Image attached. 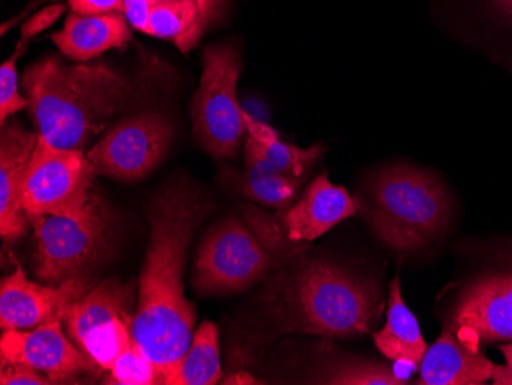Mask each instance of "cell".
<instances>
[{
	"instance_id": "obj_27",
	"label": "cell",
	"mask_w": 512,
	"mask_h": 385,
	"mask_svg": "<svg viewBox=\"0 0 512 385\" xmlns=\"http://www.w3.org/2000/svg\"><path fill=\"white\" fill-rule=\"evenodd\" d=\"M468 10L491 27L512 34V0H468Z\"/></svg>"
},
{
	"instance_id": "obj_11",
	"label": "cell",
	"mask_w": 512,
	"mask_h": 385,
	"mask_svg": "<svg viewBox=\"0 0 512 385\" xmlns=\"http://www.w3.org/2000/svg\"><path fill=\"white\" fill-rule=\"evenodd\" d=\"M60 318L33 330H4L0 338L2 366L20 364L50 378L53 384H77L102 370L74 344Z\"/></svg>"
},
{
	"instance_id": "obj_31",
	"label": "cell",
	"mask_w": 512,
	"mask_h": 385,
	"mask_svg": "<svg viewBox=\"0 0 512 385\" xmlns=\"http://www.w3.org/2000/svg\"><path fill=\"white\" fill-rule=\"evenodd\" d=\"M493 382L496 385H512V367L496 366L493 373Z\"/></svg>"
},
{
	"instance_id": "obj_23",
	"label": "cell",
	"mask_w": 512,
	"mask_h": 385,
	"mask_svg": "<svg viewBox=\"0 0 512 385\" xmlns=\"http://www.w3.org/2000/svg\"><path fill=\"white\" fill-rule=\"evenodd\" d=\"M313 384L404 385L407 379L382 362L362 358L333 359L319 369Z\"/></svg>"
},
{
	"instance_id": "obj_7",
	"label": "cell",
	"mask_w": 512,
	"mask_h": 385,
	"mask_svg": "<svg viewBox=\"0 0 512 385\" xmlns=\"http://www.w3.org/2000/svg\"><path fill=\"white\" fill-rule=\"evenodd\" d=\"M34 272L42 283L59 286L74 278H94L114 251L111 209L85 221L56 215H34Z\"/></svg>"
},
{
	"instance_id": "obj_10",
	"label": "cell",
	"mask_w": 512,
	"mask_h": 385,
	"mask_svg": "<svg viewBox=\"0 0 512 385\" xmlns=\"http://www.w3.org/2000/svg\"><path fill=\"white\" fill-rule=\"evenodd\" d=\"M445 327L474 350L512 341V257L462 284Z\"/></svg>"
},
{
	"instance_id": "obj_1",
	"label": "cell",
	"mask_w": 512,
	"mask_h": 385,
	"mask_svg": "<svg viewBox=\"0 0 512 385\" xmlns=\"http://www.w3.org/2000/svg\"><path fill=\"white\" fill-rule=\"evenodd\" d=\"M206 215V198L183 180L169 183L149 201V243L132 335L161 369L191 347L197 312L184 295V270L189 244Z\"/></svg>"
},
{
	"instance_id": "obj_30",
	"label": "cell",
	"mask_w": 512,
	"mask_h": 385,
	"mask_svg": "<svg viewBox=\"0 0 512 385\" xmlns=\"http://www.w3.org/2000/svg\"><path fill=\"white\" fill-rule=\"evenodd\" d=\"M69 8L77 14L123 13V0H68Z\"/></svg>"
},
{
	"instance_id": "obj_29",
	"label": "cell",
	"mask_w": 512,
	"mask_h": 385,
	"mask_svg": "<svg viewBox=\"0 0 512 385\" xmlns=\"http://www.w3.org/2000/svg\"><path fill=\"white\" fill-rule=\"evenodd\" d=\"M125 16L129 25L140 33L151 34L149 17H151L152 0H123Z\"/></svg>"
},
{
	"instance_id": "obj_15",
	"label": "cell",
	"mask_w": 512,
	"mask_h": 385,
	"mask_svg": "<svg viewBox=\"0 0 512 385\" xmlns=\"http://www.w3.org/2000/svg\"><path fill=\"white\" fill-rule=\"evenodd\" d=\"M129 27L123 13L77 14L71 11L62 30L51 39L69 59L88 62L109 50H126L132 40Z\"/></svg>"
},
{
	"instance_id": "obj_32",
	"label": "cell",
	"mask_w": 512,
	"mask_h": 385,
	"mask_svg": "<svg viewBox=\"0 0 512 385\" xmlns=\"http://www.w3.org/2000/svg\"><path fill=\"white\" fill-rule=\"evenodd\" d=\"M500 352L505 356L506 364L509 367H512V343L511 344H503V346H499Z\"/></svg>"
},
{
	"instance_id": "obj_28",
	"label": "cell",
	"mask_w": 512,
	"mask_h": 385,
	"mask_svg": "<svg viewBox=\"0 0 512 385\" xmlns=\"http://www.w3.org/2000/svg\"><path fill=\"white\" fill-rule=\"evenodd\" d=\"M0 384L50 385L53 384V381L30 367L11 364V366H0Z\"/></svg>"
},
{
	"instance_id": "obj_19",
	"label": "cell",
	"mask_w": 512,
	"mask_h": 385,
	"mask_svg": "<svg viewBox=\"0 0 512 385\" xmlns=\"http://www.w3.org/2000/svg\"><path fill=\"white\" fill-rule=\"evenodd\" d=\"M229 0H169L152 4L149 36L174 43L181 53L197 47L209 28L226 16Z\"/></svg>"
},
{
	"instance_id": "obj_6",
	"label": "cell",
	"mask_w": 512,
	"mask_h": 385,
	"mask_svg": "<svg viewBox=\"0 0 512 385\" xmlns=\"http://www.w3.org/2000/svg\"><path fill=\"white\" fill-rule=\"evenodd\" d=\"M96 177L85 152L57 148L39 135L23 180V209L30 218L56 215L88 220L106 206L94 185Z\"/></svg>"
},
{
	"instance_id": "obj_3",
	"label": "cell",
	"mask_w": 512,
	"mask_h": 385,
	"mask_svg": "<svg viewBox=\"0 0 512 385\" xmlns=\"http://www.w3.org/2000/svg\"><path fill=\"white\" fill-rule=\"evenodd\" d=\"M37 134L62 149H83L115 116L142 102L146 85L105 63L66 65L45 57L23 73Z\"/></svg>"
},
{
	"instance_id": "obj_14",
	"label": "cell",
	"mask_w": 512,
	"mask_h": 385,
	"mask_svg": "<svg viewBox=\"0 0 512 385\" xmlns=\"http://www.w3.org/2000/svg\"><path fill=\"white\" fill-rule=\"evenodd\" d=\"M358 214V198L348 194L347 189L333 185L325 175H319L310 183L298 203L278 215L290 240L307 243Z\"/></svg>"
},
{
	"instance_id": "obj_4",
	"label": "cell",
	"mask_w": 512,
	"mask_h": 385,
	"mask_svg": "<svg viewBox=\"0 0 512 385\" xmlns=\"http://www.w3.org/2000/svg\"><path fill=\"white\" fill-rule=\"evenodd\" d=\"M307 249L290 240L279 215L243 205L207 231L192 281L203 295L244 292Z\"/></svg>"
},
{
	"instance_id": "obj_16",
	"label": "cell",
	"mask_w": 512,
	"mask_h": 385,
	"mask_svg": "<svg viewBox=\"0 0 512 385\" xmlns=\"http://www.w3.org/2000/svg\"><path fill=\"white\" fill-rule=\"evenodd\" d=\"M244 123L247 131L244 139L246 168L307 180L324 155L325 148L321 145L299 148L283 142L275 129L250 116L249 112H244Z\"/></svg>"
},
{
	"instance_id": "obj_22",
	"label": "cell",
	"mask_w": 512,
	"mask_h": 385,
	"mask_svg": "<svg viewBox=\"0 0 512 385\" xmlns=\"http://www.w3.org/2000/svg\"><path fill=\"white\" fill-rule=\"evenodd\" d=\"M223 178L224 183L240 197L281 212L290 208L306 181L253 168H244V171L227 169Z\"/></svg>"
},
{
	"instance_id": "obj_8",
	"label": "cell",
	"mask_w": 512,
	"mask_h": 385,
	"mask_svg": "<svg viewBox=\"0 0 512 385\" xmlns=\"http://www.w3.org/2000/svg\"><path fill=\"white\" fill-rule=\"evenodd\" d=\"M241 71V54L232 43L204 51L200 86L192 99V131L198 145L215 160L237 157L246 139V111L237 97Z\"/></svg>"
},
{
	"instance_id": "obj_21",
	"label": "cell",
	"mask_w": 512,
	"mask_h": 385,
	"mask_svg": "<svg viewBox=\"0 0 512 385\" xmlns=\"http://www.w3.org/2000/svg\"><path fill=\"white\" fill-rule=\"evenodd\" d=\"M163 370V384L214 385L221 379L217 326L204 321L192 336L191 347L172 366Z\"/></svg>"
},
{
	"instance_id": "obj_25",
	"label": "cell",
	"mask_w": 512,
	"mask_h": 385,
	"mask_svg": "<svg viewBox=\"0 0 512 385\" xmlns=\"http://www.w3.org/2000/svg\"><path fill=\"white\" fill-rule=\"evenodd\" d=\"M105 384L152 385L163 384V370L157 362L138 346L131 344L109 369Z\"/></svg>"
},
{
	"instance_id": "obj_5",
	"label": "cell",
	"mask_w": 512,
	"mask_h": 385,
	"mask_svg": "<svg viewBox=\"0 0 512 385\" xmlns=\"http://www.w3.org/2000/svg\"><path fill=\"white\" fill-rule=\"evenodd\" d=\"M359 214L376 238L399 255L421 251L450 226L453 201L433 172L396 163L368 175Z\"/></svg>"
},
{
	"instance_id": "obj_24",
	"label": "cell",
	"mask_w": 512,
	"mask_h": 385,
	"mask_svg": "<svg viewBox=\"0 0 512 385\" xmlns=\"http://www.w3.org/2000/svg\"><path fill=\"white\" fill-rule=\"evenodd\" d=\"M132 324V318H115L100 324L80 341L79 349L102 372H109L117 358L134 343Z\"/></svg>"
},
{
	"instance_id": "obj_18",
	"label": "cell",
	"mask_w": 512,
	"mask_h": 385,
	"mask_svg": "<svg viewBox=\"0 0 512 385\" xmlns=\"http://www.w3.org/2000/svg\"><path fill=\"white\" fill-rule=\"evenodd\" d=\"M496 366L480 350L463 344L453 330L445 327L421 362L422 385H482L493 381Z\"/></svg>"
},
{
	"instance_id": "obj_12",
	"label": "cell",
	"mask_w": 512,
	"mask_h": 385,
	"mask_svg": "<svg viewBox=\"0 0 512 385\" xmlns=\"http://www.w3.org/2000/svg\"><path fill=\"white\" fill-rule=\"evenodd\" d=\"M96 284V278H74L59 286H42L28 280L22 267L17 266L0 283V326L2 330L34 329L60 318L68 304Z\"/></svg>"
},
{
	"instance_id": "obj_20",
	"label": "cell",
	"mask_w": 512,
	"mask_h": 385,
	"mask_svg": "<svg viewBox=\"0 0 512 385\" xmlns=\"http://www.w3.org/2000/svg\"><path fill=\"white\" fill-rule=\"evenodd\" d=\"M388 297L390 300H388L387 323L384 329L373 333L376 347L391 361L407 367L419 366L428 347L416 316L410 312L402 298L399 277L391 281Z\"/></svg>"
},
{
	"instance_id": "obj_33",
	"label": "cell",
	"mask_w": 512,
	"mask_h": 385,
	"mask_svg": "<svg viewBox=\"0 0 512 385\" xmlns=\"http://www.w3.org/2000/svg\"><path fill=\"white\" fill-rule=\"evenodd\" d=\"M157 2H169V0H152V4H157Z\"/></svg>"
},
{
	"instance_id": "obj_2",
	"label": "cell",
	"mask_w": 512,
	"mask_h": 385,
	"mask_svg": "<svg viewBox=\"0 0 512 385\" xmlns=\"http://www.w3.org/2000/svg\"><path fill=\"white\" fill-rule=\"evenodd\" d=\"M306 252L267 277L263 301L275 332L327 338L373 332L385 306L379 283Z\"/></svg>"
},
{
	"instance_id": "obj_13",
	"label": "cell",
	"mask_w": 512,
	"mask_h": 385,
	"mask_svg": "<svg viewBox=\"0 0 512 385\" xmlns=\"http://www.w3.org/2000/svg\"><path fill=\"white\" fill-rule=\"evenodd\" d=\"M39 142V134L19 123L2 128L0 137V235L7 243L19 240L30 217L22 206V188L28 163Z\"/></svg>"
},
{
	"instance_id": "obj_9",
	"label": "cell",
	"mask_w": 512,
	"mask_h": 385,
	"mask_svg": "<svg viewBox=\"0 0 512 385\" xmlns=\"http://www.w3.org/2000/svg\"><path fill=\"white\" fill-rule=\"evenodd\" d=\"M172 135L168 117L137 112L109 128L86 155L97 175L128 183L143 180L165 160Z\"/></svg>"
},
{
	"instance_id": "obj_17",
	"label": "cell",
	"mask_w": 512,
	"mask_h": 385,
	"mask_svg": "<svg viewBox=\"0 0 512 385\" xmlns=\"http://www.w3.org/2000/svg\"><path fill=\"white\" fill-rule=\"evenodd\" d=\"M135 290V281L125 283L119 278H109L91 287L79 300L68 304L60 316L69 338L79 347L80 341L100 324L115 318L134 320L138 300Z\"/></svg>"
},
{
	"instance_id": "obj_26",
	"label": "cell",
	"mask_w": 512,
	"mask_h": 385,
	"mask_svg": "<svg viewBox=\"0 0 512 385\" xmlns=\"http://www.w3.org/2000/svg\"><path fill=\"white\" fill-rule=\"evenodd\" d=\"M33 37L30 31L20 30V39L13 56L0 66V125L2 128L7 125L8 117L28 108L27 97H23L19 93V76H17L16 65L17 60L27 51L28 42Z\"/></svg>"
}]
</instances>
